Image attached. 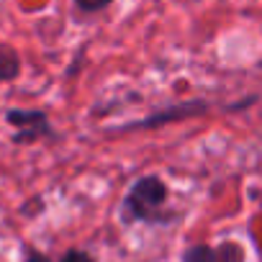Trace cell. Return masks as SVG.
<instances>
[{
    "label": "cell",
    "mask_w": 262,
    "mask_h": 262,
    "mask_svg": "<svg viewBox=\"0 0 262 262\" xmlns=\"http://www.w3.org/2000/svg\"><path fill=\"white\" fill-rule=\"evenodd\" d=\"M126 213L128 219L147 221V224H160L167 221V185L157 175H147L134 183V188L126 195Z\"/></svg>",
    "instance_id": "obj_1"
},
{
    "label": "cell",
    "mask_w": 262,
    "mask_h": 262,
    "mask_svg": "<svg viewBox=\"0 0 262 262\" xmlns=\"http://www.w3.org/2000/svg\"><path fill=\"white\" fill-rule=\"evenodd\" d=\"M8 123L16 128V142H39L41 137H52L49 121L41 111H8Z\"/></svg>",
    "instance_id": "obj_2"
},
{
    "label": "cell",
    "mask_w": 262,
    "mask_h": 262,
    "mask_svg": "<svg viewBox=\"0 0 262 262\" xmlns=\"http://www.w3.org/2000/svg\"><path fill=\"white\" fill-rule=\"evenodd\" d=\"M21 72V62H18V54L0 41V82H8L13 80L16 75Z\"/></svg>",
    "instance_id": "obj_3"
},
{
    "label": "cell",
    "mask_w": 262,
    "mask_h": 262,
    "mask_svg": "<svg viewBox=\"0 0 262 262\" xmlns=\"http://www.w3.org/2000/svg\"><path fill=\"white\" fill-rule=\"evenodd\" d=\"M213 262H244V252L239 249V244H221L219 249H213Z\"/></svg>",
    "instance_id": "obj_4"
},
{
    "label": "cell",
    "mask_w": 262,
    "mask_h": 262,
    "mask_svg": "<svg viewBox=\"0 0 262 262\" xmlns=\"http://www.w3.org/2000/svg\"><path fill=\"white\" fill-rule=\"evenodd\" d=\"M183 262H213V247L208 244H195L185 252Z\"/></svg>",
    "instance_id": "obj_5"
},
{
    "label": "cell",
    "mask_w": 262,
    "mask_h": 262,
    "mask_svg": "<svg viewBox=\"0 0 262 262\" xmlns=\"http://www.w3.org/2000/svg\"><path fill=\"white\" fill-rule=\"evenodd\" d=\"M29 262H47V259H44L41 254H31V257H29ZM59 262H93V257H90L88 252H80V249H70V252H67V254H64V257H62Z\"/></svg>",
    "instance_id": "obj_6"
},
{
    "label": "cell",
    "mask_w": 262,
    "mask_h": 262,
    "mask_svg": "<svg viewBox=\"0 0 262 262\" xmlns=\"http://www.w3.org/2000/svg\"><path fill=\"white\" fill-rule=\"evenodd\" d=\"M75 3L82 8V11H100V8H105L111 0H75Z\"/></svg>",
    "instance_id": "obj_7"
}]
</instances>
